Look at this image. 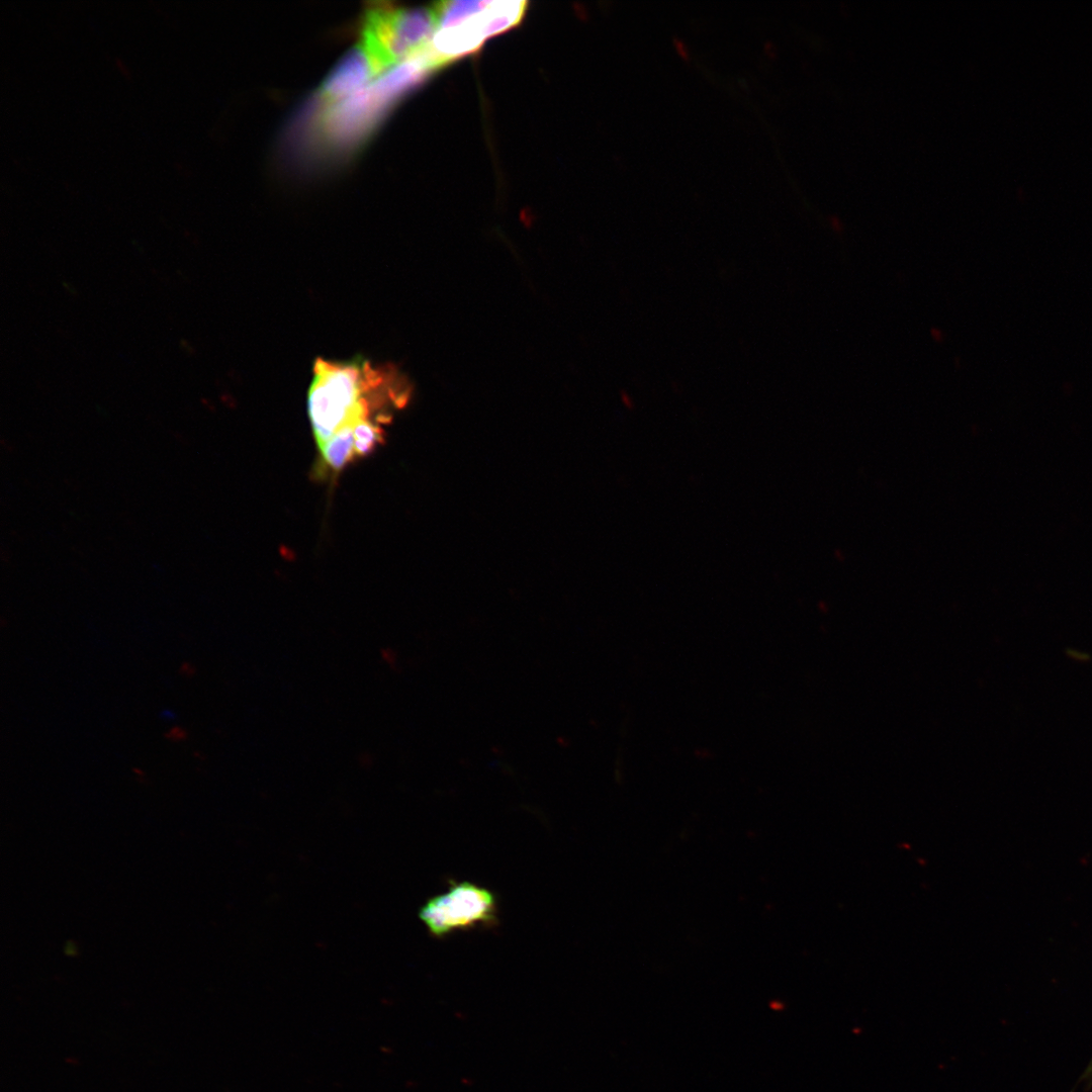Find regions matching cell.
I'll return each mask as SVG.
<instances>
[{
  "label": "cell",
  "mask_w": 1092,
  "mask_h": 1092,
  "mask_svg": "<svg viewBox=\"0 0 1092 1092\" xmlns=\"http://www.w3.org/2000/svg\"><path fill=\"white\" fill-rule=\"evenodd\" d=\"M410 393L407 380L391 365L363 358L316 359L307 408L317 445L363 421L387 423L391 413L405 404Z\"/></svg>",
  "instance_id": "obj_1"
},
{
  "label": "cell",
  "mask_w": 1092,
  "mask_h": 1092,
  "mask_svg": "<svg viewBox=\"0 0 1092 1092\" xmlns=\"http://www.w3.org/2000/svg\"><path fill=\"white\" fill-rule=\"evenodd\" d=\"M439 20L428 47L436 69L470 55L483 42L517 25L523 18L525 1H442L437 3Z\"/></svg>",
  "instance_id": "obj_2"
},
{
  "label": "cell",
  "mask_w": 1092,
  "mask_h": 1092,
  "mask_svg": "<svg viewBox=\"0 0 1092 1092\" xmlns=\"http://www.w3.org/2000/svg\"><path fill=\"white\" fill-rule=\"evenodd\" d=\"M437 3L429 7H374L367 11L361 41L386 70L422 53L438 27Z\"/></svg>",
  "instance_id": "obj_3"
},
{
  "label": "cell",
  "mask_w": 1092,
  "mask_h": 1092,
  "mask_svg": "<svg viewBox=\"0 0 1092 1092\" xmlns=\"http://www.w3.org/2000/svg\"><path fill=\"white\" fill-rule=\"evenodd\" d=\"M419 917L436 938L475 928L491 929L498 925L497 897L477 884L449 880L444 893L422 905Z\"/></svg>",
  "instance_id": "obj_4"
},
{
  "label": "cell",
  "mask_w": 1092,
  "mask_h": 1092,
  "mask_svg": "<svg viewBox=\"0 0 1092 1092\" xmlns=\"http://www.w3.org/2000/svg\"><path fill=\"white\" fill-rule=\"evenodd\" d=\"M383 68L360 41L340 60L320 88V98L328 104L347 98L366 86Z\"/></svg>",
  "instance_id": "obj_5"
},
{
  "label": "cell",
  "mask_w": 1092,
  "mask_h": 1092,
  "mask_svg": "<svg viewBox=\"0 0 1092 1092\" xmlns=\"http://www.w3.org/2000/svg\"><path fill=\"white\" fill-rule=\"evenodd\" d=\"M325 462L334 470L343 469L356 457L353 429L346 428L318 446Z\"/></svg>",
  "instance_id": "obj_6"
},
{
  "label": "cell",
  "mask_w": 1092,
  "mask_h": 1092,
  "mask_svg": "<svg viewBox=\"0 0 1092 1092\" xmlns=\"http://www.w3.org/2000/svg\"><path fill=\"white\" fill-rule=\"evenodd\" d=\"M353 436L356 456L363 457L371 453L382 442L381 424L374 421H363L353 428Z\"/></svg>",
  "instance_id": "obj_7"
},
{
  "label": "cell",
  "mask_w": 1092,
  "mask_h": 1092,
  "mask_svg": "<svg viewBox=\"0 0 1092 1092\" xmlns=\"http://www.w3.org/2000/svg\"><path fill=\"white\" fill-rule=\"evenodd\" d=\"M673 44H674V48L676 49L678 55L682 59L689 60L690 54H689V49L686 46V43L681 39L673 37Z\"/></svg>",
  "instance_id": "obj_8"
},
{
  "label": "cell",
  "mask_w": 1092,
  "mask_h": 1092,
  "mask_svg": "<svg viewBox=\"0 0 1092 1092\" xmlns=\"http://www.w3.org/2000/svg\"><path fill=\"white\" fill-rule=\"evenodd\" d=\"M1067 654L1069 657L1079 661H1086L1090 657L1089 654L1075 649H1068Z\"/></svg>",
  "instance_id": "obj_9"
},
{
  "label": "cell",
  "mask_w": 1092,
  "mask_h": 1092,
  "mask_svg": "<svg viewBox=\"0 0 1092 1092\" xmlns=\"http://www.w3.org/2000/svg\"><path fill=\"white\" fill-rule=\"evenodd\" d=\"M1090 1074H1092V1059H1091L1090 1065L1088 1066L1087 1071L1085 1073V1077H1088V1075H1090Z\"/></svg>",
  "instance_id": "obj_10"
}]
</instances>
